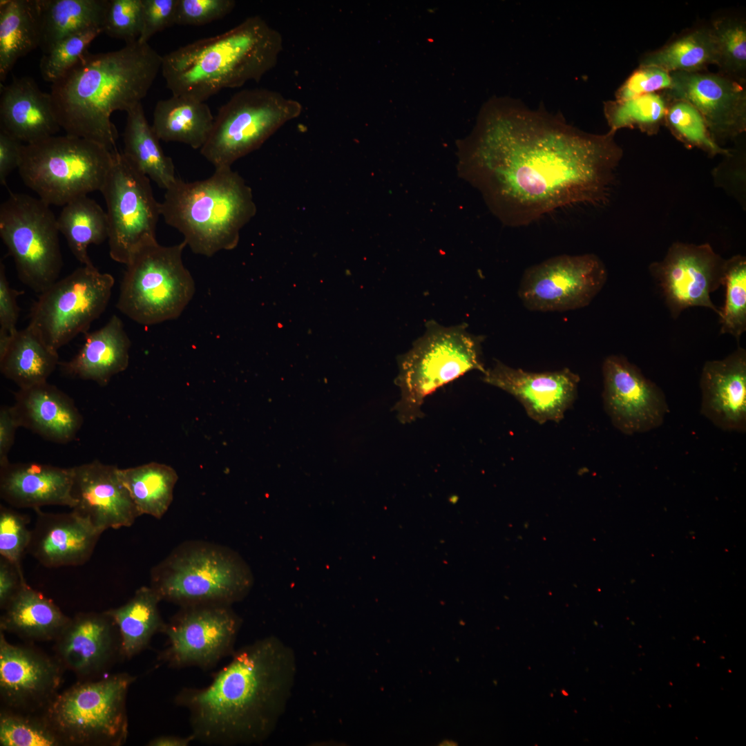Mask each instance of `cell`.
Segmentation results:
<instances>
[{
    "instance_id": "6da1fadb",
    "label": "cell",
    "mask_w": 746,
    "mask_h": 746,
    "mask_svg": "<svg viewBox=\"0 0 746 746\" xmlns=\"http://www.w3.org/2000/svg\"><path fill=\"white\" fill-rule=\"evenodd\" d=\"M615 133L584 132L560 115L498 99L460 149V174L506 225L527 226L561 208L609 196L622 151Z\"/></svg>"
},
{
    "instance_id": "7a4b0ae2",
    "label": "cell",
    "mask_w": 746,
    "mask_h": 746,
    "mask_svg": "<svg viewBox=\"0 0 746 746\" xmlns=\"http://www.w3.org/2000/svg\"><path fill=\"white\" fill-rule=\"evenodd\" d=\"M296 671L294 651L277 637H265L234 651L208 686L184 688L175 702L189 713L194 740L258 744L285 712Z\"/></svg>"
},
{
    "instance_id": "3957f363",
    "label": "cell",
    "mask_w": 746,
    "mask_h": 746,
    "mask_svg": "<svg viewBox=\"0 0 746 746\" xmlns=\"http://www.w3.org/2000/svg\"><path fill=\"white\" fill-rule=\"evenodd\" d=\"M162 56L148 43L126 44L110 52L82 57L52 84L50 96L57 121L67 135L98 143L115 151V111L127 112L145 97L161 70Z\"/></svg>"
},
{
    "instance_id": "277c9868",
    "label": "cell",
    "mask_w": 746,
    "mask_h": 746,
    "mask_svg": "<svg viewBox=\"0 0 746 746\" xmlns=\"http://www.w3.org/2000/svg\"><path fill=\"white\" fill-rule=\"evenodd\" d=\"M282 49L280 33L256 15L164 55L161 71L172 95L204 102L222 89L258 82L276 65Z\"/></svg>"
},
{
    "instance_id": "5b68a950",
    "label": "cell",
    "mask_w": 746,
    "mask_h": 746,
    "mask_svg": "<svg viewBox=\"0 0 746 746\" xmlns=\"http://www.w3.org/2000/svg\"><path fill=\"white\" fill-rule=\"evenodd\" d=\"M160 210L193 253L211 257L236 247L240 231L255 216L256 207L243 178L231 167H220L202 180L178 178L165 190Z\"/></svg>"
},
{
    "instance_id": "8992f818",
    "label": "cell",
    "mask_w": 746,
    "mask_h": 746,
    "mask_svg": "<svg viewBox=\"0 0 746 746\" xmlns=\"http://www.w3.org/2000/svg\"><path fill=\"white\" fill-rule=\"evenodd\" d=\"M425 327L399 360L401 397L396 410L403 423L420 418L425 399L439 388L470 371L486 370L482 336L470 333L464 323L445 327L430 321Z\"/></svg>"
},
{
    "instance_id": "52a82bcc",
    "label": "cell",
    "mask_w": 746,
    "mask_h": 746,
    "mask_svg": "<svg viewBox=\"0 0 746 746\" xmlns=\"http://www.w3.org/2000/svg\"><path fill=\"white\" fill-rule=\"evenodd\" d=\"M113 153L87 139L53 135L23 145L18 171L24 184L44 202L64 206L101 191Z\"/></svg>"
},
{
    "instance_id": "ba28073f",
    "label": "cell",
    "mask_w": 746,
    "mask_h": 746,
    "mask_svg": "<svg viewBox=\"0 0 746 746\" xmlns=\"http://www.w3.org/2000/svg\"><path fill=\"white\" fill-rule=\"evenodd\" d=\"M186 246L184 240L172 246L156 242L135 254L126 265L117 309L145 326L178 318L195 290L182 261Z\"/></svg>"
},
{
    "instance_id": "9c48e42d",
    "label": "cell",
    "mask_w": 746,
    "mask_h": 746,
    "mask_svg": "<svg viewBox=\"0 0 746 746\" xmlns=\"http://www.w3.org/2000/svg\"><path fill=\"white\" fill-rule=\"evenodd\" d=\"M135 679L121 673L78 683L56 694L43 718L61 743L120 745L128 734L126 699Z\"/></svg>"
},
{
    "instance_id": "30bf717a",
    "label": "cell",
    "mask_w": 746,
    "mask_h": 746,
    "mask_svg": "<svg viewBox=\"0 0 746 746\" xmlns=\"http://www.w3.org/2000/svg\"><path fill=\"white\" fill-rule=\"evenodd\" d=\"M253 584L251 571L237 555L213 546L182 549L155 566L151 587L161 600L187 606L230 605Z\"/></svg>"
},
{
    "instance_id": "8fae6325",
    "label": "cell",
    "mask_w": 746,
    "mask_h": 746,
    "mask_svg": "<svg viewBox=\"0 0 746 746\" xmlns=\"http://www.w3.org/2000/svg\"><path fill=\"white\" fill-rule=\"evenodd\" d=\"M302 109L299 102L274 90H242L218 110L200 153L215 169L231 167L298 117Z\"/></svg>"
},
{
    "instance_id": "7c38bea8",
    "label": "cell",
    "mask_w": 746,
    "mask_h": 746,
    "mask_svg": "<svg viewBox=\"0 0 746 746\" xmlns=\"http://www.w3.org/2000/svg\"><path fill=\"white\" fill-rule=\"evenodd\" d=\"M57 220L39 198L10 193L0 206V237L20 280L40 294L58 280L63 260Z\"/></svg>"
},
{
    "instance_id": "4fadbf2b",
    "label": "cell",
    "mask_w": 746,
    "mask_h": 746,
    "mask_svg": "<svg viewBox=\"0 0 746 746\" xmlns=\"http://www.w3.org/2000/svg\"><path fill=\"white\" fill-rule=\"evenodd\" d=\"M114 283L112 275L100 272L93 264L78 267L39 294L28 325L58 352L88 332L108 305Z\"/></svg>"
},
{
    "instance_id": "5bb4252c",
    "label": "cell",
    "mask_w": 746,
    "mask_h": 746,
    "mask_svg": "<svg viewBox=\"0 0 746 746\" xmlns=\"http://www.w3.org/2000/svg\"><path fill=\"white\" fill-rule=\"evenodd\" d=\"M100 192L107 209L110 256L126 265L140 249L157 242L160 202L150 179L118 150Z\"/></svg>"
},
{
    "instance_id": "9a60e30c",
    "label": "cell",
    "mask_w": 746,
    "mask_h": 746,
    "mask_svg": "<svg viewBox=\"0 0 746 746\" xmlns=\"http://www.w3.org/2000/svg\"><path fill=\"white\" fill-rule=\"evenodd\" d=\"M607 279L602 260L593 254H562L526 269L518 296L528 309L566 312L587 306Z\"/></svg>"
},
{
    "instance_id": "2e32d148",
    "label": "cell",
    "mask_w": 746,
    "mask_h": 746,
    "mask_svg": "<svg viewBox=\"0 0 746 746\" xmlns=\"http://www.w3.org/2000/svg\"><path fill=\"white\" fill-rule=\"evenodd\" d=\"M229 606H184L162 629L168 645L161 659L174 667L208 669L232 655L241 620Z\"/></svg>"
},
{
    "instance_id": "e0dca14e",
    "label": "cell",
    "mask_w": 746,
    "mask_h": 746,
    "mask_svg": "<svg viewBox=\"0 0 746 746\" xmlns=\"http://www.w3.org/2000/svg\"><path fill=\"white\" fill-rule=\"evenodd\" d=\"M725 260L707 243L678 242L663 260L650 265V274L673 318L691 307H707L719 315L710 295L724 284Z\"/></svg>"
},
{
    "instance_id": "ac0fdd59",
    "label": "cell",
    "mask_w": 746,
    "mask_h": 746,
    "mask_svg": "<svg viewBox=\"0 0 746 746\" xmlns=\"http://www.w3.org/2000/svg\"><path fill=\"white\" fill-rule=\"evenodd\" d=\"M604 410L621 432L632 435L660 426L669 412L662 390L639 367L621 355H609L602 364Z\"/></svg>"
},
{
    "instance_id": "d6986e66",
    "label": "cell",
    "mask_w": 746,
    "mask_h": 746,
    "mask_svg": "<svg viewBox=\"0 0 746 746\" xmlns=\"http://www.w3.org/2000/svg\"><path fill=\"white\" fill-rule=\"evenodd\" d=\"M671 76V86L664 95L696 108L716 142L745 131L746 92L740 82L723 74L701 72H672Z\"/></svg>"
},
{
    "instance_id": "ffe728a7",
    "label": "cell",
    "mask_w": 746,
    "mask_h": 746,
    "mask_svg": "<svg viewBox=\"0 0 746 746\" xmlns=\"http://www.w3.org/2000/svg\"><path fill=\"white\" fill-rule=\"evenodd\" d=\"M482 381L514 396L527 415L539 424L559 423L577 396L578 374L568 368L531 372L499 361L485 370Z\"/></svg>"
},
{
    "instance_id": "44dd1931",
    "label": "cell",
    "mask_w": 746,
    "mask_h": 746,
    "mask_svg": "<svg viewBox=\"0 0 746 746\" xmlns=\"http://www.w3.org/2000/svg\"><path fill=\"white\" fill-rule=\"evenodd\" d=\"M71 468V510L99 532L130 527L140 516L117 466L95 459Z\"/></svg>"
},
{
    "instance_id": "7402d4cb",
    "label": "cell",
    "mask_w": 746,
    "mask_h": 746,
    "mask_svg": "<svg viewBox=\"0 0 746 746\" xmlns=\"http://www.w3.org/2000/svg\"><path fill=\"white\" fill-rule=\"evenodd\" d=\"M61 665L35 649L8 642L0 633V693L16 711L44 707L61 682Z\"/></svg>"
},
{
    "instance_id": "603a6c76",
    "label": "cell",
    "mask_w": 746,
    "mask_h": 746,
    "mask_svg": "<svg viewBox=\"0 0 746 746\" xmlns=\"http://www.w3.org/2000/svg\"><path fill=\"white\" fill-rule=\"evenodd\" d=\"M60 664L80 676L97 674L122 655L119 631L106 612L79 613L56 639Z\"/></svg>"
},
{
    "instance_id": "cb8c5ba5",
    "label": "cell",
    "mask_w": 746,
    "mask_h": 746,
    "mask_svg": "<svg viewBox=\"0 0 746 746\" xmlns=\"http://www.w3.org/2000/svg\"><path fill=\"white\" fill-rule=\"evenodd\" d=\"M34 510L36 518L28 553L50 568L82 566L90 560L102 533L72 510L69 513Z\"/></svg>"
},
{
    "instance_id": "d4e9b609",
    "label": "cell",
    "mask_w": 746,
    "mask_h": 746,
    "mask_svg": "<svg viewBox=\"0 0 746 746\" xmlns=\"http://www.w3.org/2000/svg\"><path fill=\"white\" fill-rule=\"evenodd\" d=\"M700 413L717 428L746 430V351L741 347L720 360L707 361L700 378Z\"/></svg>"
},
{
    "instance_id": "484cf974",
    "label": "cell",
    "mask_w": 746,
    "mask_h": 746,
    "mask_svg": "<svg viewBox=\"0 0 746 746\" xmlns=\"http://www.w3.org/2000/svg\"><path fill=\"white\" fill-rule=\"evenodd\" d=\"M12 406L19 427L46 440L66 443L79 431L83 418L73 400L48 381L19 388Z\"/></svg>"
},
{
    "instance_id": "4316f807",
    "label": "cell",
    "mask_w": 746,
    "mask_h": 746,
    "mask_svg": "<svg viewBox=\"0 0 746 746\" xmlns=\"http://www.w3.org/2000/svg\"><path fill=\"white\" fill-rule=\"evenodd\" d=\"M72 468L37 462L11 463L0 467V497L10 506L41 508L46 506H68L75 502L71 495Z\"/></svg>"
},
{
    "instance_id": "83f0119b",
    "label": "cell",
    "mask_w": 746,
    "mask_h": 746,
    "mask_svg": "<svg viewBox=\"0 0 746 746\" xmlns=\"http://www.w3.org/2000/svg\"><path fill=\"white\" fill-rule=\"evenodd\" d=\"M0 128L30 144L55 135L61 128L50 93L41 90L29 77L1 84Z\"/></svg>"
},
{
    "instance_id": "f1b7e54d",
    "label": "cell",
    "mask_w": 746,
    "mask_h": 746,
    "mask_svg": "<svg viewBox=\"0 0 746 746\" xmlns=\"http://www.w3.org/2000/svg\"><path fill=\"white\" fill-rule=\"evenodd\" d=\"M84 343L68 361L61 363L68 376L106 385L129 363L131 341L122 320L113 315L101 328L84 334Z\"/></svg>"
},
{
    "instance_id": "f546056e",
    "label": "cell",
    "mask_w": 746,
    "mask_h": 746,
    "mask_svg": "<svg viewBox=\"0 0 746 746\" xmlns=\"http://www.w3.org/2000/svg\"><path fill=\"white\" fill-rule=\"evenodd\" d=\"M58 352L29 325L11 335L0 334V370L19 388L47 381L59 364Z\"/></svg>"
},
{
    "instance_id": "4dcf8cb0",
    "label": "cell",
    "mask_w": 746,
    "mask_h": 746,
    "mask_svg": "<svg viewBox=\"0 0 746 746\" xmlns=\"http://www.w3.org/2000/svg\"><path fill=\"white\" fill-rule=\"evenodd\" d=\"M3 611L1 631L35 640H56L70 620L26 580Z\"/></svg>"
},
{
    "instance_id": "1f68e13d",
    "label": "cell",
    "mask_w": 746,
    "mask_h": 746,
    "mask_svg": "<svg viewBox=\"0 0 746 746\" xmlns=\"http://www.w3.org/2000/svg\"><path fill=\"white\" fill-rule=\"evenodd\" d=\"M39 48L50 51L61 39L93 28L103 30L109 0H35Z\"/></svg>"
},
{
    "instance_id": "d6a6232c",
    "label": "cell",
    "mask_w": 746,
    "mask_h": 746,
    "mask_svg": "<svg viewBox=\"0 0 746 746\" xmlns=\"http://www.w3.org/2000/svg\"><path fill=\"white\" fill-rule=\"evenodd\" d=\"M213 122L214 117L204 102L172 95L156 103L151 126L160 140L180 142L200 149L210 135Z\"/></svg>"
},
{
    "instance_id": "836d02e7",
    "label": "cell",
    "mask_w": 746,
    "mask_h": 746,
    "mask_svg": "<svg viewBox=\"0 0 746 746\" xmlns=\"http://www.w3.org/2000/svg\"><path fill=\"white\" fill-rule=\"evenodd\" d=\"M123 134L124 155L150 180L167 189L178 178L171 158L147 121L142 103L126 112Z\"/></svg>"
},
{
    "instance_id": "e575fe53",
    "label": "cell",
    "mask_w": 746,
    "mask_h": 746,
    "mask_svg": "<svg viewBox=\"0 0 746 746\" xmlns=\"http://www.w3.org/2000/svg\"><path fill=\"white\" fill-rule=\"evenodd\" d=\"M160 600L151 586H142L126 604L105 611L117 627L124 658L141 652L155 633L162 631L165 624L158 610Z\"/></svg>"
},
{
    "instance_id": "d590c367",
    "label": "cell",
    "mask_w": 746,
    "mask_h": 746,
    "mask_svg": "<svg viewBox=\"0 0 746 746\" xmlns=\"http://www.w3.org/2000/svg\"><path fill=\"white\" fill-rule=\"evenodd\" d=\"M40 35L35 0L0 1V82L16 61L37 48Z\"/></svg>"
},
{
    "instance_id": "8d00e7d4",
    "label": "cell",
    "mask_w": 746,
    "mask_h": 746,
    "mask_svg": "<svg viewBox=\"0 0 746 746\" xmlns=\"http://www.w3.org/2000/svg\"><path fill=\"white\" fill-rule=\"evenodd\" d=\"M119 477L128 490L140 515L160 519L167 511L178 481L176 471L170 466L150 462L119 468Z\"/></svg>"
},
{
    "instance_id": "74e56055",
    "label": "cell",
    "mask_w": 746,
    "mask_h": 746,
    "mask_svg": "<svg viewBox=\"0 0 746 746\" xmlns=\"http://www.w3.org/2000/svg\"><path fill=\"white\" fill-rule=\"evenodd\" d=\"M57 220L59 233L64 236L73 256L83 265H92L88 247L108 239L106 212L94 200L84 195L65 204Z\"/></svg>"
},
{
    "instance_id": "f35d334b",
    "label": "cell",
    "mask_w": 746,
    "mask_h": 746,
    "mask_svg": "<svg viewBox=\"0 0 746 746\" xmlns=\"http://www.w3.org/2000/svg\"><path fill=\"white\" fill-rule=\"evenodd\" d=\"M717 64V51L711 28L691 31L646 56L640 66H653L669 73H696Z\"/></svg>"
},
{
    "instance_id": "ab89813d",
    "label": "cell",
    "mask_w": 746,
    "mask_h": 746,
    "mask_svg": "<svg viewBox=\"0 0 746 746\" xmlns=\"http://www.w3.org/2000/svg\"><path fill=\"white\" fill-rule=\"evenodd\" d=\"M669 105L665 95L654 93L624 101L604 104V115L615 133L623 128H637L648 134L656 133L664 122Z\"/></svg>"
},
{
    "instance_id": "60d3db41",
    "label": "cell",
    "mask_w": 746,
    "mask_h": 746,
    "mask_svg": "<svg viewBox=\"0 0 746 746\" xmlns=\"http://www.w3.org/2000/svg\"><path fill=\"white\" fill-rule=\"evenodd\" d=\"M725 299L720 308L722 334L732 335L737 341L746 331V258L736 255L725 265Z\"/></svg>"
},
{
    "instance_id": "b9f144b4",
    "label": "cell",
    "mask_w": 746,
    "mask_h": 746,
    "mask_svg": "<svg viewBox=\"0 0 746 746\" xmlns=\"http://www.w3.org/2000/svg\"><path fill=\"white\" fill-rule=\"evenodd\" d=\"M664 123L673 135L688 147H697L712 156L729 155V151L712 137L698 111L686 101L669 99Z\"/></svg>"
},
{
    "instance_id": "7bdbcfd3",
    "label": "cell",
    "mask_w": 746,
    "mask_h": 746,
    "mask_svg": "<svg viewBox=\"0 0 746 746\" xmlns=\"http://www.w3.org/2000/svg\"><path fill=\"white\" fill-rule=\"evenodd\" d=\"M715 40L717 64L724 75L738 82L746 69V28L742 20L723 18L710 28Z\"/></svg>"
},
{
    "instance_id": "ee69618b",
    "label": "cell",
    "mask_w": 746,
    "mask_h": 746,
    "mask_svg": "<svg viewBox=\"0 0 746 746\" xmlns=\"http://www.w3.org/2000/svg\"><path fill=\"white\" fill-rule=\"evenodd\" d=\"M61 741L44 718L3 711L0 716L1 746H56Z\"/></svg>"
},
{
    "instance_id": "f6af8a7d",
    "label": "cell",
    "mask_w": 746,
    "mask_h": 746,
    "mask_svg": "<svg viewBox=\"0 0 746 746\" xmlns=\"http://www.w3.org/2000/svg\"><path fill=\"white\" fill-rule=\"evenodd\" d=\"M102 32L93 28L70 35L59 41L50 51L43 53L39 61L41 76L55 83L70 69L88 51V46Z\"/></svg>"
},
{
    "instance_id": "bcb514c9",
    "label": "cell",
    "mask_w": 746,
    "mask_h": 746,
    "mask_svg": "<svg viewBox=\"0 0 746 746\" xmlns=\"http://www.w3.org/2000/svg\"><path fill=\"white\" fill-rule=\"evenodd\" d=\"M29 522L26 515L0 505V555L21 571L31 537Z\"/></svg>"
},
{
    "instance_id": "7dc6e473",
    "label": "cell",
    "mask_w": 746,
    "mask_h": 746,
    "mask_svg": "<svg viewBox=\"0 0 746 746\" xmlns=\"http://www.w3.org/2000/svg\"><path fill=\"white\" fill-rule=\"evenodd\" d=\"M142 12V0H109L103 32L126 44L138 41Z\"/></svg>"
},
{
    "instance_id": "c3c4849f",
    "label": "cell",
    "mask_w": 746,
    "mask_h": 746,
    "mask_svg": "<svg viewBox=\"0 0 746 746\" xmlns=\"http://www.w3.org/2000/svg\"><path fill=\"white\" fill-rule=\"evenodd\" d=\"M235 6L233 0H178L175 25L202 26L223 18Z\"/></svg>"
},
{
    "instance_id": "681fc988",
    "label": "cell",
    "mask_w": 746,
    "mask_h": 746,
    "mask_svg": "<svg viewBox=\"0 0 746 746\" xmlns=\"http://www.w3.org/2000/svg\"><path fill=\"white\" fill-rule=\"evenodd\" d=\"M671 73L653 66H640L618 88L615 100L624 101L643 95L667 90L671 86Z\"/></svg>"
},
{
    "instance_id": "f907efd6",
    "label": "cell",
    "mask_w": 746,
    "mask_h": 746,
    "mask_svg": "<svg viewBox=\"0 0 746 746\" xmlns=\"http://www.w3.org/2000/svg\"><path fill=\"white\" fill-rule=\"evenodd\" d=\"M142 1V28L138 41L148 43L156 33L175 25L178 0Z\"/></svg>"
},
{
    "instance_id": "816d5d0a",
    "label": "cell",
    "mask_w": 746,
    "mask_h": 746,
    "mask_svg": "<svg viewBox=\"0 0 746 746\" xmlns=\"http://www.w3.org/2000/svg\"><path fill=\"white\" fill-rule=\"evenodd\" d=\"M23 291L13 289L6 278L5 266L0 263V333L11 335L17 329L19 316L17 297Z\"/></svg>"
},
{
    "instance_id": "f5cc1de1",
    "label": "cell",
    "mask_w": 746,
    "mask_h": 746,
    "mask_svg": "<svg viewBox=\"0 0 746 746\" xmlns=\"http://www.w3.org/2000/svg\"><path fill=\"white\" fill-rule=\"evenodd\" d=\"M23 145L21 141L0 128V183L6 184L11 172L18 169L21 160Z\"/></svg>"
},
{
    "instance_id": "db71d44e",
    "label": "cell",
    "mask_w": 746,
    "mask_h": 746,
    "mask_svg": "<svg viewBox=\"0 0 746 746\" xmlns=\"http://www.w3.org/2000/svg\"><path fill=\"white\" fill-rule=\"evenodd\" d=\"M25 577L23 571L1 557L0 607L3 610L19 589Z\"/></svg>"
},
{
    "instance_id": "11a10c76",
    "label": "cell",
    "mask_w": 746,
    "mask_h": 746,
    "mask_svg": "<svg viewBox=\"0 0 746 746\" xmlns=\"http://www.w3.org/2000/svg\"><path fill=\"white\" fill-rule=\"evenodd\" d=\"M19 427L12 406H1L0 409V467L10 462L8 455L14 444L16 430Z\"/></svg>"
},
{
    "instance_id": "9f6ffc18",
    "label": "cell",
    "mask_w": 746,
    "mask_h": 746,
    "mask_svg": "<svg viewBox=\"0 0 746 746\" xmlns=\"http://www.w3.org/2000/svg\"><path fill=\"white\" fill-rule=\"evenodd\" d=\"M194 740L193 736L191 734L187 737H182L178 736H161L155 738L150 740L148 745L150 746H187L189 743Z\"/></svg>"
}]
</instances>
